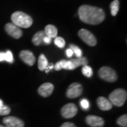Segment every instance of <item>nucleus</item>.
<instances>
[{"label":"nucleus","instance_id":"f257e3e1","mask_svg":"<svg viewBox=\"0 0 127 127\" xmlns=\"http://www.w3.org/2000/svg\"><path fill=\"white\" fill-rule=\"evenodd\" d=\"M78 13L81 21L91 25L100 24L105 18V13L102 9L90 5H82Z\"/></svg>","mask_w":127,"mask_h":127},{"label":"nucleus","instance_id":"f03ea898","mask_svg":"<svg viewBox=\"0 0 127 127\" xmlns=\"http://www.w3.org/2000/svg\"><path fill=\"white\" fill-rule=\"evenodd\" d=\"M11 21L18 28H28L32 24V18L27 14L22 11H16L11 15Z\"/></svg>","mask_w":127,"mask_h":127},{"label":"nucleus","instance_id":"7ed1b4c3","mask_svg":"<svg viewBox=\"0 0 127 127\" xmlns=\"http://www.w3.org/2000/svg\"><path fill=\"white\" fill-rule=\"evenodd\" d=\"M127 98V91L122 88L114 90L110 93L109 96V100L112 105L117 107H122L125 103Z\"/></svg>","mask_w":127,"mask_h":127},{"label":"nucleus","instance_id":"20e7f679","mask_svg":"<svg viewBox=\"0 0 127 127\" xmlns=\"http://www.w3.org/2000/svg\"><path fill=\"white\" fill-rule=\"evenodd\" d=\"M98 75L100 78L107 82H115L118 78L116 71L109 66L102 67L98 71Z\"/></svg>","mask_w":127,"mask_h":127},{"label":"nucleus","instance_id":"39448f33","mask_svg":"<svg viewBox=\"0 0 127 127\" xmlns=\"http://www.w3.org/2000/svg\"><path fill=\"white\" fill-rule=\"evenodd\" d=\"M78 36L88 45L94 47L97 44V39L91 31L86 29H81L78 32Z\"/></svg>","mask_w":127,"mask_h":127},{"label":"nucleus","instance_id":"423d86ee","mask_svg":"<svg viewBox=\"0 0 127 127\" xmlns=\"http://www.w3.org/2000/svg\"><path fill=\"white\" fill-rule=\"evenodd\" d=\"M83 93V87L78 83H73L68 86L66 91V96L68 98L73 99L81 95Z\"/></svg>","mask_w":127,"mask_h":127},{"label":"nucleus","instance_id":"0eeeda50","mask_svg":"<svg viewBox=\"0 0 127 127\" xmlns=\"http://www.w3.org/2000/svg\"><path fill=\"white\" fill-rule=\"evenodd\" d=\"M78 112V108L76 105L73 103H68L65 104L61 110V113L64 118H73Z\"/></svg>","mask_w":127,"mask_h":127},{"label":"nucleus","instance_id":"6e6552de","mask_svg":"<svg viewBox=\"0 0 127 127\" xmlns=\"http://www.w3.org/2000/svg\"><path fill=\"white\" fill-rule=\"evenodd\" d=\"M5 31L10 36L15 39H19L23 35V32L20 29V28L14 25L13 23H7L5 26Z\"/></svg>","mask_w":127,"mask_h":127},{"label":"nucleus","instance_id":"1a4fd4ad","mask_svg":"<svg viewBox=\"0 0 127 127\" xmlns=\"http://www.w3.org/2000/svg\"><path fill=\"white\" fill-rule=\"evenodd\" d=\"M3 123L6 127H24V122L15 117H6L3 119Z\"/></svg>","mask_w":127,"mask_h":127},{"label":"nucleus","instance_id":"9d476101","mask_svg":"<svg viewBox=\"0 0 127 127\" xmlns=\"http://www.w3.org/2000/svg\"><path fill=\"white\" fill-rule=\"evenodd\" d=\"M20 58L28 66H32L35 62V57L33 53L29 50H23L20 52Z\"/></svg>","mask_w":127,"mask_h":127},{"label":"nucleus","instance_id":"9b49d317","mask_svg":"<svg viewBox=\"0 0 127 127\" xmlns=\"http://www.w3.org/2000/svg\"><path fill=\"white\" fill-rule=\"evenodd\" d=\"M86 123L91 127H102L104 126V119L95 115H89L86 119Z\"/></svg>","mask_w":127,"mask_h":127},{"label":"nucleus","instance_id":"f8f14e48","mask_svg":"<svg viewBox=\"0 0 127 127\" xmlns=\"http://www.w3.org/2000/svg\"><path fill=\"white\" fill-rule=\"evenodd\" d=\"M54 91V86L50 83H45L38 88V93L42 97H47L52 95Z\"/></svg>","mask_w":127,"mask_h":127},{"label":"nucleus","instance_id":"ddd939ff","mask_svg":"<svg viewBox=\"0 0 127 127\" xmlns=\"http://www.w3.org/2000/svg\"><path fill=\"white\" fill-rule=\"evenodd\" d=\"M56 71H59L61 69H66V70H73L76 69L73 64L71 60H61L54 66Z\"/></svg>","mask_w":127,"mask_h":127},{"label":"nucleus","instance_id":"4468645a","mask_svg":"<svg viewBox=\"0 0 127 127\" xmlns=\"http://www.w3.org/2000/svg\"><path fill=\"white\" fill-rule=\"evenodd\" d=\"M97 104L98 107L102 111H108L112 108V104L111 102L104 97H99L97 99Z\"/></svg>","mask_w":127,"mask_h":127},{"label":"nucleus","instance_id":"2eb2a0df","mask_svg":"<svg viewBox=\"0 0 127 127\" xmlns=\"http://www.w3.org/2000/svg\"><path fill=\"white\" fill-rule=\"evenodd\" d=\"M45 33L47 36L50 37V38H55L57 37L58 31L57 28L53 25H47L45 28Z\"/></svg>","mask_w":127,"mask_h":127},{"label":"nucleus","instance_id":"dca6fc26","mask_svg":"<svg viewBox=\"0 0 127 127\" xmlns=\"http://www.w3.org/2000/svg\"><path fill=\"white\" fill-rule=\"evenodd\" d=\"M45 33L44 31H39L36 32L34 36L32 37V43L35 45H40L43 43V39L45 37Z\"/></svg>","mask_w":127,"mask_h":127},{"label":"nucleus","instance_id":"f3484780","mask_svg":"<svg viewBox=\"0 0 127 127\" xmlns=\"http://www.w3.org/2000/svg\"><path fill=\"white\" fill-rule=\"evenodd\" d=\"M38 68L40 71H44L48 65V61L44 55H42L38 58Z\"/></svg>","mask_w":127,"mask_h":127},{"label":"nucleus","instance_id":"a211bd4d","mask_svg":"<svg viewBox=\"0 0 127 127\" xmlns=\"http://www.w3.org/2000/svg\"><path fill=\"white\" fill-rule=\"evenodd\" d=\"M71 62L73 64L75 68H76L80 66H86L88 64V59L86 57H81V58H77V59H71Z\"/></svg>","mask_w":127,"mask_h":127},{"label":"nucleus","instance_id":"6ab92c4d","mask_svg":"<svg viewBox=\"0 0 127 127\" xmlns=\"http://www.w3.org/2000/svg\"><path fill=\"white\" fill-rule=\"evenodd\" d=\"M110 10H111V14L115 16L119 10V0H114L110 4Z\"/></svg>","mask_w":127,"mask_h":127},{"label":"nucleus","instance_id":"aec40b11","mask_svg":"<svg viewBox=\"0 0 127 127\" xmlns=\"http://www.w3.org/2000/svg\"><path fill=\"white\" fill-rule=\"evenodd\" d=\"M81 71L82 73L87 78H91L93 76V70L91 66H89L88 65L83 66Z\"/></svg>","mask_w":127,"mask_h":127},{"label":"nucleus","instance_id":"412c9836","mask_svg":"<svg viewBox=\"0 0 127 127\" xmlns=\"http://www.w3.org/2000/svg\"><path fill=\"white\" fill-rule=\"evenodd\" d=\"M69 48H71L73 50V52L76 55V57L77 58H81L82 57V55H83V52H82L81 50L77 47L76 45H70Z\"/></svg>","mask_w":127,"mask_h":127},{"label":"nucleus","instance_id":"4be33fe9","mask_svg":"<svg viewBox=\"0 0 127 127\" xmlns=\"http://www.w3.org/2000/svg\"><path fill=\"white\" fill-rule=\"evenodd\" d=\"M117 124L122 127H127V115L124 114L117 119Z\"/></svg>","mask_w":127,"mask_h":127},{"label":"nucleus","instance_id":"5701e85b","mask_svg":"<svg viewBox=\"0 0 127 127\" xmlns=\"http://www.w3.org/2000/svg\"><path fill=\"white\" fill-rule=\"evenodd\" d=\"M10 112H11V109L7 105L2 104L0 106V116L8 115L10 113Z\"/></svg>","mask_w":127,"mask_h":127},{"label":"nucleus","instance_id":"b1692460","mask_svg":"<svg viewBox=\"0 0 127 127\" xmlns=\"http://www.w3.org/2000/svg\"><path fill=\"white\" fill-rule=\"evenodd\" d=\"M55 44L59 48H64L65 46V40L61 37H56L55 39Z\"/></svg>","mask_w":127,"mask_h":127},{"label":"nucleus","instance_id":"393cba45","mask_svg":"<svg viewBox=\"0 0 127 127\" xmlns=\"http://www.w3.org/2000/svg\"><path fill=\"white\" fill-rule=\"evenodd\" d=\"M5 55H6V59L5 61H6L9 63H13L14 62V57H13V54L11 51H6V52H5Z\"/></svg>","mask_w":127,"mask_h":127},{"label":"nucleus","instance_id":"a878e982","mask_svg":"<svg viewBox=\"0 0 127 127\" xmlns=\"http://www.w3.org/2000/svg\"><path fill=\"white\" fill-rule=\"evenodd\" d=\"M80 104L81 106L82 109H85V110H88L90 107V103H89L88 100L86 99H82L80 102Z\"/></svg>","mask_w":127,"mask_h":127},{"label":"nucleus","instance_id":"bb28decb","mask_svg":"<svg viewBox=\"0 0 127 127\" xmlns=\"http://www.w3.org/2000/svg\"><path fill=\"white\" fill-rule=\"evenodd\" d=\"M51 42H52V38H50V37L45 35V37L43 39V43L47 44V45H49V44L51 43Z\"/></svg>","mask_w":127,"mask_h":127},{"label":"nucleus","instance_id":"cd10ccee","mask_svg":"<svg viewBox=\"0 0 127 127\" xmlns=\"http://www.w3.org/2000/svg\"><path fill=\"white\" fill-rule=\"evenodd\" d=\"M61 127H76L74 124H73L71 122H65L61 126Z\"/></svg>","mask_w":127,"mask_h":127},{"label":"nucleus","instance_id":"c85d7f7f","mask_svg":"<svg viewBox=\"0 0 127 127\" xmlns=\"http://www.w3.org/2000/svg\"><path fill=\"white\" fill-rule=\"evenodd\" d=\"M66 56L68 57H71L73 55V50L71 49V48H68L66 51Z\"/></svg>","mask_w":127,"mask_h":127},{"label":"nucleus","instance_id":"c756f323","mask_svg":"<svg viewBox=\"0 0 127 127\" xmlns=\"http://www.w3.org/2000/svg\"><path fill=\"white\" fill-rule=\"evenodd\" d=\"M53 68H54V64H48V65H47V66L46 67L45 70L46 73H48L50 70L52 69Z\"/></svg>","mask_w":127,"mask_h":127},{"label":"nucleus","instance_id":"7c9ffc66","mask_svg":"<svg viewBox=\"0 0 127 127\" xmlns=\"http://www.w3.org/2000/svg\"><path fill=\"white\" fill-rule=\"evenodd\" d=\"M5 59H6L5 52H0V62L5 61Z\"/></svg>","mask_w":127,"mask_h":127},{"label":"nucleus","instance_id":"2f4dec72","mask_svg":"<svg viewBox=\"0 0 127 127\" xmlns=\"http://www.w3.org/2000/svg\"><path fill=\"white\" fill-rule=\"evenodd\" d=\"M2 104H3V102H2V100H0V106H1V105H2Z\"/></svg>","mask_w":127,"mask_h":127},{"label":"nucleus","instance_id":"473e14b6","mask_svg":"<svg viewBox=\"0 0 127 127\" xmlns=\"http://www.w3.org/2000/svg\"><path fill=\"white\" fill-rule=\"evenodd\" d=\"M0 127H4V126H2V125H1V124H0Z\"/></svg>","mask_w":127,"mask_h":127}]
</instances>
